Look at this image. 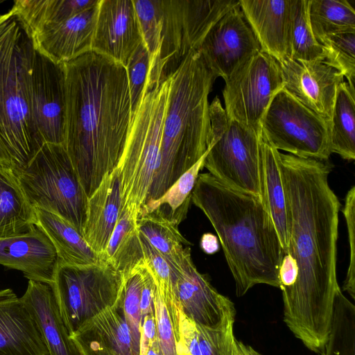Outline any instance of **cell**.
<instances>
[{"mask_svg": "<svg viewBox=\"0 0 355 355\" xmlns=\"http://www.w3.org/2000/svg\"><path fill=\"white\" fill-rule=\"evenodd\" d=\"M289 223L286 254L297 278L282 291L284 321L309 350L321 354L328 340L336 277L340 202L329 184L327 161L280 153Z\"/></svg>", "mask_w": 355, "mask_h": 355, "instance_id": "6da1fadb", "label": "cell"}, {"mask_svg": "<svg viewBox=\"0 0 355 355\" xmlns=\"http://www.w3.org/2000/svg\"><path fill=\"white\" fill-rule=\"evenodd\" d=\"M64 65V146L89 198L117 168L125 146L132 116L127 72L93 51Z\"/></svg>", "mask_w": 355, "mask_h": 355, "instance_id": "7a4b0ae2", "label": "cell"}, {"mask_svg": "<svg viewBox=\"0 0 355 355\" xmlns=\"http://www.w3.org/2000/svg\"><path fill=\"white\" fill-rule=\"evenodd\" d=\"M191 201L218 235L237 297L257 284L279 288V270L284 253L260 198L231 189L205 173L199 174Z\"/></svg>", "mask_w": 355, "mask_h": 355, "instance_id": "3957f363", "label": "cell"}, {"mask_svg": "<svg viewBox=\"0 0 355 355\" xmlns=\"http://www.w3.org/2000/svg\"><path fill=\"white\" fill-rule=\"evenodd\" d=\"M216 78L196 50L189 52L169 76L159 162L146 202L162 196L208 150V96Z\"/></svg>", "mask_w": 355, "mask_h": 355, "instance_id": "277c9868", "label": "cell"}, {"mask_svg": "<svg viewBox=\"0 0 355 355\" xmlns=\"http://www.w3.org/2000/svg\"><path fill=\"white\" fill-rule=\"evenodd\" d=\"M31 37L12 10L0 15V137L14 170L24 168L44 144L31 111Z\"/></svg>", "mask_w": 355, "mask_h": 355, "instance_id": "5b68a950", "label": "cell"}, {"mask_svg": "<svg viewBox=\"0 0 355 355\" xmlns=\"http://www.w3.org/2000/svg\"><path fill=\"white\" fill-rule=\"evenodd\" d=\"M168 88L169 76L153 86L145 85L117 166L121 175V208L138 216L159 162Z\"/></svg>", "mask_w": 355, "mask_h": 355, "instance_id": "8992f818", "label": "cell"}, {"mask_svg": "<svg viewBox=\"0 0 355 355\" xmlns=\"http://www.w3.org/2000/svg\"><path fill=\"white\" fill-rule=\"evenodd\" d=\"M14 171L34 209L58 215L83 236L88 197L64 145L44 144L26 167Z\"/></svg>", "mask_w": 355, "mask_h": 355, "instance_id": "52a82bcc", "label": "cell"}, {"mask_svg": "<svg viewBox=\"0 0 355 355\" xmlns=\"http://www.w3.org/2000/svg\"><path fill=\"white\" fill-rule=\"evenodd\" d=\"M209 119L204 167L227 187L263 201L261 136L229 118L218 96L209 104Z\"/></svg>", "mask_w": 355, "mask_h": 355, "instance_id": "ba28073f", "label": "cell"}, {"mask_svg": "<svg viewBox=\"0 0 355 355\" xmlns=\"http://www.w3.org/2000/svg\"><path fill=\"white\" fill-rule=\"evenodd\" d=\"M239 5V0H161L159 47L149 64L146 85L170 76L212 26Z\"/></svg>", "mask_w": 355, "mask_h": 355, "instance_id": "9c48e42d", "label": "cell"}, {"mask_svg": "<svg viewBox=\"0 0 355 355\" xmlns=\"http://www.w3.org/2000/svg\"><path fill=\"white\" fill-rule=\"evenodd\" d=\"M123 275L107 263L71 266L58 261L51 286L69 336L117 302Z\"/></svg>", "mask_w": 355, "mask_h": 355, "instance_id": "30bf717a", "label": "cell"}, {"mask_svg": "<svg viewBox=\"0 0 355 355\" xmlns=\"http://www.w3.org/2000/svg\"><path fill=\"white\" fill-rule=\"evenodd\" d=\"M261 128V135L278 150L323 161L331 154L329 122L284 88L272 99Z\"/></svg>", "mask_w": 355, "mask_h": 355, "instance_id": "8fae6325", "label": "cell"}, {"mask_svg": "<svg viewBox=\"0 0 355 355\" xmlns=\"http://www.w3.org/2000/svg\"><path fill=\"white\" fill-rule=\"evenodd\" d=\"M225 82L227 115L261 136L263 115L275 95L284 88L278 62L260 50L241 63Z\"/></svg>", "mask_w": 355, "mask_h": 355, "instance_id": "7c38bea8", "label": "cell"}, {"mask_svg": "<svg viewBox=\"0 0 355 355\" xmlns=\"http://www.w3.org/2000/svg\"><path fill=\"white\" fill-rule=\"evenodd\" d=\"M31 111L34 128L43 144L64 145L66 78L64 63L35 51L31 71Z\"/></svg>", "mask_w": 355, "mask_h": 355, "instance_id": "4fadbf2b", "label": "cell"}, {"mask_svg": "<svg viewBox=\"0 0 355 355\" xmlns=\"http://www.w3.org/2000/svg\"><path fill=\"white\" fill-rule=\"evenodd\" d=\"M261 50L240 5L223 15L196 49L216 78L227 79L244 60Z\"/></svg>", "mask_w": 355, "mask_h": 355, "instance_id": "5bb4252c", "label": "cell"}, {"mask_svg": "<svg viewBox=\"0 0 355 355\" xmlns=\"http://www.w3.org/2000/svg\"><path fill=\"white\" fill-rule=\"evenodd\" d=\"M143 38L132 0H100L92 51L125 67Z\"/></svg>", "mask_w": 355, "mask_h": 355, "instance_id": "9a60e30c", "label": "cell"}, {"mask_svg": "<svg viewBox=\"0 0 355 355\" xmlns=\"http://www.w3.org/2000/svg\"><path fill=\"white\" fill-rule=\"evenodd\" d=\"M284 88L303 105L329 122L343 75L324 60L279 62Z\"/></svg>", "mask_w": 355, "mask_h": 355, "instance_id": "2e32d148", "label": "cell"}, {"mask_svg": "<svg viewBox=\"0 0 355 355\" xmlns=\"http://www.w3.org/2000/svg\"><path fill=\"white\" fill-rule=\"evenodd\" d=\"M175 294L182 313L197 324L216 328L235 318L233 302L197 270L191 255L183 263Z\"/></svg>", "mask_w": 355, "mask_h": 355, "instance_id": "e0dca14e", "label": "cell"}, {"mask_svg": "<svg viewBox=\"0 0 355 355\" xmlns=\"http://www.w3.org/2000/svg\"><path fill=\"white\" fill-rule=\"evenodd\" d=\"M82 355H139L121 301L105 310L70 336Z\"/></svg>", "mask_w": 355, "mask_h": 355, "instance_id": "ac0fdd59", "label": "cell"}, {"mask_svg": "<svg viewBox=\"0 0 355 355\" xmlns=\"http://www.w3.org/2000/svg\"><path fill=\"white\" fill-rule=\"evenodd\" d=\"M58 261L53 243L35 225L26 233L0 239V265L22 272L28 280L51 285Z\"/></svg>", "mask_w": 355, "mask_h": 355, "instance_id": "d6986e66", "label": "cell"}, {"mask_svg": "<svg viewBox=\"0 0 355 355\" xmlns=\"http://www.w3.org/2000/svg\"><path fill=\"white\" fill-rule=\"evenodd\" d=\"M98 6L30 35L35 50L58 63L92 51Z\"/></svg>", "mask_w": 355, "mask_h": 355, "instance_id": "ffe728a7", "label": "cell"}, {"mask_svg": "<svg viewBox=\"0 0 355 355\" xmlns=\"http://www.w3.org/2000/svg\"><path fill=\"white\" fill-rule=\"evenodd\" d=\"M293 0H239L261 50L278 62L288 58Z\"/></svg>", "mask_w": 355, "mask_h": 355, "instance_id": "44dd1931", "label": "cell"}, {"mask_svg": "<svg viewBox=\"0 0 355 355\" xmlns=\"http://www.w3.org/2000/svg\"><path fill=\"white\" fill-rule=\"evenodd\" d=\"M20 300L35 322L49 355H82L67 330L50 284L28 280Z\"/></svg>", "mask_w": 355, "mask_h": 355, "instance_id": "7402d4cb", "label": "cell"}, {"mask_svg": "<svg viewBox=\"0 0 355 355\" xmlns=\"http://www.w3.org/2000/svg\"><path fill=\"white\" fill-rule=\"evenodd\" d=\"M0 355H49L35 322L10 288L0 289Z\"/></svg>", "mask_w": 355, "mask_h": 355, "instance_id": "603a6c76", "label": "cell"}, {"mask_svg": "<svg viewBox=\"0 0 355 355\" xmlns=\"http://www.w3.org/2000/svg\"><path fill=\"white\" fill-rule=\"evenodd\" d=\"M121 191V175L116 168L104 177L97 189L88 198L83 237L100 257L120 216Z\"/></svg>", "mask_w": 355, "mask_h": 355, "instance_id": "cb8c5ba5", "label": "cell"}, {"mask_svg": "<svg viewBox=\"0 0 355 355\" xmlns=\"http://www.w3.org/2000/svg\"><path fill=\"white\" fill-rule=\"evenodd\" d=\"M263 202L274 223L284 254L288 251L289 223L280 152L261 135Z\"/></svg>", "mask_w": 355, "mask_h": 355, "instance_id": "d4e9b609", "label": "cell"}, {"mask_svg": "<svg viewBox=\"0 0 355 355\" xmlns=\"http://www.w3.org/2000/svg\"><path fill=\"white\" fill-rule=\"evenodd\" d=\"M35 225L53 243L58 261L71 266H86L102 260L83 236L67 220L52 212L35 208Z\"/></svg>", "mask_w": 355, "mask_h": 355, "instance_id": "484cf974", "label": "cell"}, {"mask_svg": "<svg viewBox=\"0 0 355 355\" xmlns=\"http://www.w3.org/2000/svg\"><path fill=\"white\" fill-rule=\"evenodd\" d=\"M35 220L14 169L0 164V239L28 232Z\"/></svg>", "mask_w": 355, "mask_h": 355, "instance_id": "4316f807", "label": "cell"}, {"mask_svg": "<svg viewBox=\"0 0 355 355\" xmlns=\"http://www.w3.org/2000/svg\"><path fill=\"white\" fill-rule=\"evenodd\" d=\"M137 218L138 216L128 208H121L107 247L101 255V260L113 267L123 278L135 268L144 264Z\"/></svg>", "mask_w": 355, "mask_h": 355, "instance_id": "83f0119b", "label": "cell"}, {"mask_svg": "<svg viewBox=\"0 0 355 355\" xmlns=\"http://www.w3.org/2000/svg\"><path fill=\"white\" fill-rule=\"evenodd\" d=\"M99 0H16L10 9L30 35L63 22L96 5Z\"/></svg>", "mask_w": 355, "mask_h": 355, "instance_id": "f1b7e54d", "label": "cell"}, {"mask_svg": "<svg viewBox=\"0 0 355 355\" xmlns=\"http://www.w3.org/2000/svg\"><path fill=\"white\" fill-rule=\"evenodd\" d=\"M139 232L175 267L182 270L186 258L191 255V243L178 230V224L150 212L140 215L137 220Z\"/></svg>", "mask_w": 355, "mask_h": 355, "instance_id": "f546056e", "label": "cell"}, {"mask_svg": "<svg viewBox=\"0 0 355 355\" xmlns=\"http://www.w3.org/2000/svg\"><path fill=\"white\" fill-rule=\"evenodd\" d=\"M329 144L331 153L347 161L355 159V89L346 81L337 88L329 121Z\"/></svg>", "mask_w": 355, "mask_h": 355, "instance_id": "4dcf8cb0", "label": "cell"}, {"mask_svg": "<svg viewBox=\"0 0 355 355\" xmlns=\"http://www.w3.org/2000/svg\"><path fill=\"white\" fill-rule=\"evenodd\" d=\"M309 25L320 44L331 35L355 33V10L347 0H308Z\"/></svg>", "mask_w": 355, "mask_h": 355, "instance_id": "1f68e13d", "label": "cell"}, {"mask_svg": "<svg viewBox=\"0 0 355 355\" xmlns=\"http://www.w3.org/2000/svg\"><path fill=\"white\" fill-rule=\"evenodd\" d=\"M205 154L184 172L159 199L148 201L141 208L139 216L150 212L180 224L187 217L191 193L200 171L204 168Z\"/></svg>", "mask_w": 355, "mask_h": 355, "instance_id": "d6a6232c", "label": "cell"}, {"mask_svg": "<svg viewBox=\"0 0 355 355\" xmlns=\"http://www.w3.org/2000/svg\"><path fill=\"white\" fill-rule=\"evenodd\" d=\"M322 355H355V306L339 288L335 294L328 340Z\"/></svg>", "mask_w": 355, "mask_h": 355, "instance_id": "836d02e7", "label": "cell"}, {"mask_svg": "<svg viewBox=\"0 0 355 355\" xmlns=\"http://www.w3.org/2000/svg\"><path fill=\"white\" fill-rule=\"evenodd\" d=\"M156 337L163 355H178L182 311L175 296L157 287L154 297Z\"/></svg>", "mask_w": 355, "mask_h": 355, "instance_id": "e575fe53", "label": "cell"}, {"mask_svg": "<svg viewBox=\"0 0 355 355\" xmlns=\"http://www.w3.org/2000/svg\"><path fill=\"white\" fill-rule=\"evenodd\" d=\"M308 0H293L288 58L297 62L324 60L322 44L314 37L307 14Z\"/></svg>", "mask_w": 355, "mask_h": 355, "instance_id": "d590c367", "label": "cell"}, {"mask_svg": "<svg viewBox=\"0 0 355 355\" xmlns=\"http://www.w3.org/2000/svg\"><path fill=\"white\" fill-rule=\"evenodd\" d=\"M324 62L338 70L354 89L355 33H345L327 37L322 43Z\"/></svg>", "mask_w": 355, "mask_h": 355, "instance_id": "8d00e7d4", "label": "cell"}, {"mask_svg": "<svg viewBox=\"0 0 355 355\" xmlns=\"http://www.w3.org/2000/svg\"><path fill=\"white\" fill-rule=\"evenodd\" d=\"M139 236L144 264L152 275L157 288L164 294L175 296V287L182 270L175 267L140 233Z\"/></svg>", "mask_w": 355, "mask_h": 355, "instance_id": "74e56055", "label": "cell"}, {"mask_svg": "<svg viewBox=\"0 0 355 355\" xmlns=\"http://www.w3.org/2000/svg\"><path fill=\"white\" fill-rule=\"evenodd\" d=\"M144 265L137 267L124 277L119 295L127 323L139 343L141 321L140 300L143 286L142 266Z\"/></svg>", "mask_w": 355, "mask_h": 355, "instance_id": "f35d334b", "label": "cell"}, {"mask_svg": "<svg viewBox=\"0 0 355 355\" xmlns=\"http://www.w3.org/2000/svg\"><path fill=\"white\" fill-rule=\"evenodd\" d=\"M132 3L150 63L156 58L159 47L161 0H132Z\"/></svg>", "mask_w": 355, "mask_h": 355, "instance_id": "ab89813d", "label": "cell"}, {"mask_svg": "<svg viewBox=\"0 0 355 355\" xmlns=\"http://www.w3.org/2000/svg\"><path fill=\"white\" fill-rule=\"evenodd\" d=\"M234 320L216 328L196 325L200 355H234Z\"/></svg>", "mask_w": 355, "mask_h": 355, "instance_id": "60d3db41", "label": "cell"}, {"mask_svg": "<svg viewBox=\"0 0 355 355\" xmlns=\"http://www.w3.org/2000/svg\"><path fill=\"white\" fill-rule=\"evenodd\" d=\"M149 63V53L144 42H142L125 67L130 95L132 116L138 108L142 97L148 76Z\"/></svg>", "mask_w": 355, "mask_h": 355, "instance_id": "b9f144b4", "label": "cell"}, {"mask_svg": "<svg viewBox=\"0 0 355 355\" xmlns=\"http://www.w3.org/2000/svg\"><path fill=\"white\" fill-rule=\"evenodd\" d=\"M344 215L349 244V262L343 289L355 300V187L347 191L342 209Z\"/></svg>", "mask_w": 355, "mask_h": 355, "instance_id": "7bdbcfd3", "label": "cell"}, {"mask_svg": "<svg viewBox=\"0 0 355 355\" xmlns=\"http://www.w3.org/2000/svg\"><path fill=\"white\" fill-rule=\"evenodd\" d=\"M143 286L140 300V311L141 318L148 315L154 314V297L156 290L155 281L146 267L142 266Z\"/></svg>", "mask_w": 355, "mask_h": 355, "instance_id": "ee69618b", "label": "cell"}, {"mask_svg": "<svg viewBox=\"0 0 355 355\" xmlns=\"http://www.w3.org/2000/svg\"><path fill=\"white\" fill-rule=\"evenodd\" d=\"M200 247L208 254L216 253L219 250L218 238L211 233L204 234L200 239Z\"/></svg>", "mask_w": 355, "mask_h": 355, "instance_id": "f6af8a7d", "label": "cell"}, {"mask_svg": "<svg viewBox=\"0 0 355 355\" xmlns=\"http://www.w3.org/2000/svg\"><path fill=\"white\" fill-rule=\"evenodd\" d=\"M234 355H261L253 347L235 339Z\"/></svg>", "mask_w": 355, "mask_h": 355, "instance_id": "bcb514c9", "label": "cell"}, {"mask_svg": "<svg viewBox=\"0 0 355 355\" xmlns=\"http://www.w3.org/2000/svg\"><path fill=\"white\" fill-rule=\"evenodd\" d=\"M0 164H3L12 166L11 157L0 137Z\"/></svg>", "mask_w": 355, "mask_h": 355, "instance_id": "7dc6e473", "label": "cell"}, {"mask_svg": "<svg viewBox=\"0 0 355 355\" xmlns=\"http://www.w3.org/2000/svg\"><path fill=\"white\" fill-rule=\"evenodd\" d=\"M146 355H163L157 338L150 344Z\"/></svg>", "mask_w": 355, "mask_h": 355, "instance_id": "c3c4849f", "label": "cell"}]
</instances>
